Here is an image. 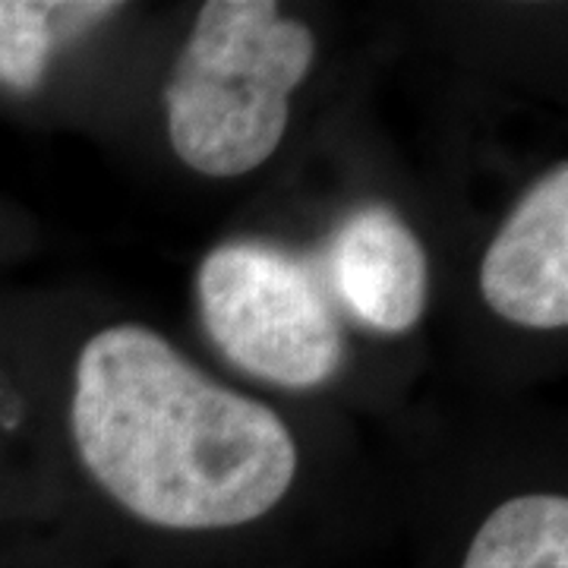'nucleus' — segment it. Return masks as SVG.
Listing matches in <instances>:
<instances>
[{"label": "nucleus", "mask_w": 568, "mask_h": 568, "mask_svg": "<svg viewBox=\"0 0 568 568\" xmlns=\"http://www.w3.org/2000/svg\"><path fill=\"white\" fill-rule=\"evenodd\" d=\"M70 433L85 474L162 530L265 518L297 480V443L263 402L219 386L140 323L95 332L73 366Z\"/></svg>", "instance_id": "1"}, {"label": "nucleus", "mask_w": 568, "mask_h": 568, "mask_svg": "<svg viewBox=\"0 0 568 568\" xmlns=\"http://www.w3.org/2000/svg\"><path fill=\"white\" fill-rule=\"evenodd\" d=\"M316 39L272 0H209L164 85L168 140L190 171L227 181L282 145Z\"/></svg>", "instance_id": "2"}, {"label": "nucleus", "mask_w": 568, "mask_h": 568, "mask_svg": "<svg viewBox=\"0 0 568 568\" xmlns=\"http://www.w3.org/2000/svg\"><path fill=\"white\" fill-rule=\"evenodd\" d=\"M205 335L244 373L282 388H316L345 361V335L320 275L291 250L227 241L196 272Z\"/></svg>", "instance_id": "3"}, {"label": "nucleus", "mask_w": 568, "mask_h": 568, "mask_svg": "<svg viewBox=\"0 0 568 568\" xmlns=\"http://www.w3.org/2000/svg\"><path fill=\"white\" fill-rule=\"evenodd\" d=\"M480 297L534 332L568 325V168L552 164L511 205L480 260Z\"/></svg>", "instance_id": "4"}, {"label": "nucleus", "mask_w": 568, "mask_h": 568, "mask_svg": "<svg viewBox=\"0 0 568 568\" xmlns=\"http://www.w3.org/2000/svg\"><path fill=\"white\" fill-rule=\"evenodd\" d=\"M328 282L345 310L373 332L405 335L429 304V260L410 224L388 205H364L328 244Z\"/></svg>", "instance_id": "5"}, {"label": "nucleus", "mask_w": 568, "mask_h": 568, "mask_svg": "<svg viewBox=\"0 0 568 568\" xmlns=\"http://www.w3.org/2000/svg\"><path fill=\"white\" fill-rule=\"evenodd\" d=\"M462 568H568V499L521 493L496 506L470 537Z\"/></svg>", "instance_id": "6"}, {"label": "nucleus", "mask_w": 568, "mask_h": 568, "mask_svg": "<svg viewBox=\"0 0 568 568\" xmlns=\"http://www.w3.org/2000/svg\"><path fill=\"white\" fill-rule=\"evenodd\" d=\"M118 10L121 3L0 0V85L13 92L39 89L61 39L99 26Z\"/></svg>", "instance_id": "7"}]
</instances>
